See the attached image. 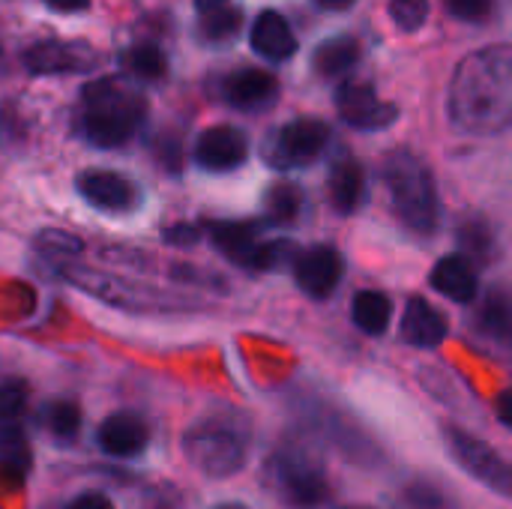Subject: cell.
<instances>
[{"label":"cell","mask_w":512,"mask_h":509,"mask_svg":"<svg viewBox=\"0 0 512 509\" xmlns=\"http://www.w3.org/2000/svg\"><path fill=\"white\" fill-rule=\"evenodd\" d=\"M318 6H324V9H348L354 0H315Z\"/></svg>","instance_id":"38"},{"label":"cell","mask_w":512,"mask_h":509,"mask_svg":"<svg viewBox=\"0 0 512 509\" xmlns=\"http://www.w3.org/2000/svg\"><path fill=\"white\" fill-rule=\"evenodd\" d=\"M267 219L276 222V225H288L300 216V207H303V192L291 183H276L270 192H267Z\"/></svg>","instance_id":"27"},{"label":"cell","mask_w":512,"mask_h":509,"mask_svg":"<svg viewBox=\"0 0 512 509\" xmlns=\"http://www.w3.org/2000/svg\"><path fill=\"white\" fill-rule=\"evenodd\" d=\"M249 447H252L249 426L234 414H210L192 423L183 435V453L189 465L216 480L243 471L249 459Z\"/></svg>","instance_id":"5"},{"label":"cell","mask_w":512,"mask_h":509,"mask_svg":"<svg viewBox=\"0 0 512 509\" xmlns=\"http://www.w3.org/2000/svg\"><path fill=\"white\" fill-rule=\"evenodd\" d=\"M210 240L231 264L246 270H279L285 264L294 267L297 258L291 240H261L258 228L249 222H213Z\"/></svg>","instance_id":"7"},{"label":"cell","mask_w":512,"mask_h":509,"mask_svg":"<svg viewBox=\"0 0 512 509\" xmlns=\"http://www.w3.org/2000/svg\"><path fill=\"white\" fill-rule=\"evenodd\" d=\"M27 72L33 75H63V72H84L93 66L96 51L84 42H60V39H39L24 48L21 54Z\"/></svg>","instance_id":"11"},{"label":"cell","mask_w":512,"mask_h":509,"mask_svg":"<svg viewBox=\"0 0 512 509\" xmlns=\"http://www.w3.org/2000/svg\"><path fill=\"white\" fill-rule=\"evenodd\" d=\"M123 66L141 81H159L168 72V60L153 42H141V45L129 48L123 54Z\"/></svg>","instance_id":"25"},{"label":"cell","mask_w":512,"mask_h":509,"mask_svg":"<svg viewBox=\"0 0 512 509\" xmlns=\"http://www.w3.org/2000/svg\"><path fill=\"white\" fill-rule=\"evenodd\" d=\"M222 96L231 108L240 111H264L276 102L279 96V81L267 69H237L225 78Z\"/></svg>","instance_id":"15"},{"label":"cell","mask_w":512,"mask_h":509,"mask_svg":"<svg viewBox=\"0 0 512 509\" xmlns=\"http://www.w3.org/2000/svg\"><path fill=\"white\" fill-rule=\"evenodd\" d=\"M30 462L27 453V441L18 432L15 423H3L0 426V468H9L12 474H21Z\"/></svg>","instance_id":"29"},{"label":"cell","mask_w":512,"mask_h":509,"mask_svg":"<svg viewBox=\"0 0 512 509\" xmlns=\"http://www.w3.org/2000/svg\"><path fill=\"white\" fill-rule=\"evenodd\" d=\"M213 509H249V507H243V504H216Z\"/></svg>","instance_id":"39"},{"label":"cell","mask_w":512,"mask_h":509,"mask_svg":"<svg viewBox=\"0 0 512 509\" xmlns=\"http://www.w3.org/2000/svg\"><path fill=\"white\" fill-rule=\"evenodd\" d=\"M354 324L369 336H384L393 321V300L384 291H360L351 303Z\"/></svg>","instance_id":"22"},{"label":"cell","mask_w":512,"mask_h":509,"mask_svg":"<svg viewBox=\"0 0 512 509\" xmlns=\"http://www.w3.org/2000/svg\"><path fill=\"white\" fill-rule=\"evenodd\" d=\"M147 441H150L147 423L138 414H129V411L105 417L99 423V429H96V444L102 447V453H108L114 459L138 456L147 447Z\"/></svg>","instance_id":"16"},{"label":"cell","mask_w":512,"mask_h":509,"mask_svg":"<svg viewBox=\"0 0 512 509\" xmlns=\"http://www.w3.org/2000/svg\"><path fill=\"white\" fill-rule=\"evenodd\" d=\"M195 3H198V12H201V15H207V12H213V9L228 6L231 0H195Z\"/></svg>","instance_id":"37"},{"label":"cell","mask_w":512,"mask_h":509,"mask_svg":"<svg viewBox=\"0 0 512 509\" xmlns=\"http://www.w3.org/2000/svg\"><path fill=\"white\" fill-rule=\"evenodd\" d=\"M240 9H234L231 3L228 6H222V9H213V12H207V15H201V30H204V36L207 39H213V42H222V39H231L237 30H240Z\"/></svg>","instance_id":"30"},{"label":"cell","mask_w":512,"mask_h":509,"mask_svg":"<svg viewBox=\"0 0 512 509\" xmlns=\"http://www.w3.org/2000/svg\"><path fill=\"white\" fill-rule=\"evenodd\" d=\"M447 12L468 24H483L495 12V0H444Z\"/></svg>","instance_id":"32"},{"label":"cell","mask_w":512,"mask_h":509,"mask_svg":"<svg viewBox=\"0 0 512 509\" xmlns=\"http://www.w3.org/2000/svg\"><path fill=\"white\" fill-rule=\"evenodd\" d=\"M75 186H78V195L90 207L105 210V213H129L141 201L138 186L117 171H102V168L84 171V174H78Z\"/></svg>","instance_id":"12"},{"label":"cell","mask_w":512,"mask_h":509,"mask_svg":"<svg viewBox=\"0 0 512 509\" xmlns=\"http://www.w3.org/2000/svg\"><path fill=\"white\" fill-rule=\"evenodd\" d=\"M267 480L291 509H321L330 501V480L312 450L300 441H285L273 450Z\"/></svg>","instance_id":"6"},{"label":"cell","mask_w":512,"mask_h":509,"mask_svg":"<svg viewBox=\"0 0 512 509\" xmlns=\"http://www.w3.org/2000/svg\"><path fill=\"white\" fill-rule=\"evenodd\" d=\"M351 509H354V507H351Z\"/></svg>","instance_id":"40"},{"label":"cell","mask_w":512,"mask_h":509,"mask_svg":"<svg viewBox=\"0 0 512 509\" xmlns=\"http://www.w3.org/2000/svg\"><path fill=\"white\" fill-rule=\"evenodd\" d=\"M327 192H330V204L339 213H354L363 204V195H366V174H363L360 162L339 159L333 165V171H330Z\"/></svg>","instance_id":"20"},{"label":"cell","mask_w":512,"mask_h":509,"mask_svg":"<svg viewBox=\"0 0 512 509\" xmlns=\"http://www.w3.org/2000/svg\"><path fill=\"white\" fill-rule=\"evenodd\" d=\"M429 0H390V18L402 30H417L426 24Z\"/></svg>","instance_id":"31"},{"label":"cell","mask_w":512,"mask_h":509,"mask_svg":"<svg viewBox=\"0 0 512 509\" xmlns=\"http://www.w3.org/2000/svg\"><path fill=\"white\" fill-rule=\"evenodd\" d=\"M405 509H456L453 498L432 480H411L402 489Z\"/></svg>","instance_id":"28"},{"label":"cell","mask_w":512,"mask_h":509,"mask_svg":"<svg viewBox=\"0 0 512 509\" xmlns=\"http://www.w3.org/2000/svg\"><path fill=\"white\" fill-rule=\"evenodd\" d=\"M249 159V141L240 129L234 126H213L204 129L195 141V162L204 171L225 174L240 168Z\"/></svg>","instance_id":"14"},{"label":"cell","mask_w":512,"mask_h":509,"mask_svg":"<svg viewBox=\"0 0 512 509\" xmlns=\"http://www.w3.org/2000/svg\"><path fill=\"white\" fill-rule=\"evenodd\" d=\"M39 426L54 444H72L81 432V411L69 399H51L39 411Z\"/></svg>","instance_id":"23"},{"label":"cell","mask_w":512,"mask_h":509,"mask_svg":"<svg viewBox=\"0 0 512 509\" xmlns=\"http://www.w3.org/2000/svg\"><path fill=\"white\" fill-rule=\"evenodd\" d=\"M450 333L447 315L426 297H411L402 315V339L414 348H438Z\"/></svg>","instance_id":"17"},{"label":"cell","mask_w":512,"mask_h":509,"mask_svg":"<svg viewBox=\"0 0 512 509\" xmlns=\"http://www.w3.org/2000/svg\"><path fill=\"white\" fill-rule=\"evenodd\" d=\"M384 186L390 192L399 222L414 234H435L441 219L438 186L429 165L411 150H393L384 159Z\"/></svg>","instance_id":"4"},{"label":"cell","mask_w":512,"mask_h":509,"mask_svg":"<svg viewBox=\"0 0 512 509\" xmlns=\"http://www.w3.org/2000/svg\"><path fill=\"white\" fill-rule=\"evenodd\" d=\"M477 324L480 330L512 348V291L504 285H495L483 294V303H480V312H477Z\"/></svg>","instance_id":"21"},{"label":"cell","mask_w":512,"mask_h":509,"mask_svg":"<svg viewBox=\"0 0 512 509\" xmlns=\"http://www.w3.org/2000/svg\"><path fill=\"white\" fill-rule=\"evenodd\" d=\"M291 405H294V414L300 417L303 429L309 432V438L330 447L351 465L366 468V471H378L387 465L384 447L360 426L357 417H351L345 408H339L327 396L312 393V390H297Z\"/></svg>","instance_id":"3"},{"label":"cell","mask_w":512,"mask_h":509,"mask_svg":"<svg viewBox=\"0 0 512 509\" xmlns=\"http://www.w3.org/2000/svg\"><path fill=\"white\" fill-rule=\"evenodd\" d=\"M360 57V45L351 36H333L315 51V69L327 78H339L354 69Z\"/></svg>","instance_id":"24"},{"label":"cell","mask_w":512,"mask_h":509,"mask_svg":"<svg viewBox=\"0 0 512 509\" xmlns=\"http://www.w3.org/2000/svg\"><path fill=\"white\" fill-rule=\"evenodd\" d=\"M66 509H114L111 501L105 495H96V492H87V495H78L75 501H69Z\"/></svg>","instance_id":"34"},{"label":"cell","mask_w":512,"mask_h":509,"mask_svg":"<svg viewBox=\"0 0 512 509\" xmlns=\"http://www.w3.org/2000/svg\"><path fill=\"white\" fill-rule=\"evenodd\" d=\"M45 3L54 9H63V12H75V9H84L90 0H45Z\"/></svg>","instance_id":"36"},{"label":"cell","mask_w":512,"mask_h":509,"mask_svg":"<svg viewBox=\"0 0 512 509\" xmlns=\"http://www.w3.org/2000/svg\"><path fill=\"white\" fill-rule=\"evenodd\" d=\"M147 120V99L123 78H96L78 105L81 135L102 150L129 144Z\"/></svg>","instance_id":"2"},{"label":"cell","mask_w":512,"mask_h":509,"mask_svg":"<svg viewBox=\"0 0 512 509\" xmlns=\"http://www.w3.org/2000/svg\"><path fill=\"white\" fill-rule=\"evenodd\" d=\"M447 114L459 132L498 135L512 126V48L492 45L468 54L450 81Z\"/></svg>","instance_id":"1"},{"label":"cell","mask_w":512,"mask_h":509,"mask_svg":"<svg viewBox=\"0 0 512 509\" xmlns=\"http://www.w3.org/2000/svg\"><path fill=\"white\" fill-rule=\"evenodd\" d=\"M345 276V258L333 246H312L297 252L294 258V279L312 300H327Z\"/></svg>","instance_id":"10"},{"label":"cell","mask_w":512,"mask_h":509,"mask_svg":"<svg viewBox=\"0 0 512 509\" xmlns=\"http://www.w3.org/2000/svg\"><path fill=\"white\" fill-rule=\"evenodd\" d=\"M252 48L255 54H261L264 60L282 63L288 57H294L297 51V36L288 24V18L276 9H264L255 21H252Z\"/></svg>","instance_id":"19"},{"label":"cell","mask_w":512,"mask_h":509,"mask_svg":"<svg viewBox=\"0 0 512 509\" xmlns=\"http://www.w3.org/2000/svg\"><path fill=\"white\" fill-rule=\"evenodd\" d=\"M24 402H27L24 384L0 381V426L3 423H15L24 414Z\"/></svg>","instance_id":"33"},{"label":"cell","mask_w":512,"mask_h":509,"mask_svg":"<svg viewBox=\"0 0 512 509\" xmlns=\"http://www.w3.org/2000/svg\"><path fill=\"white\" fill-rule=\"evenodd\" d=\"M459 243H462V255L465 258H477V261H492L498 246H495V234L489 228V222L483 219H468L465 225H459Z\"/></svg>","instance_id":"26"},{"label":"cell","mask_w":512,"mask_h":509,"mask_svg":"<svg viewBox=\"0 0 512 509\" xmlns=\"http://www.w3.org/2000/svg\"><path fill=\"white\" fill-rule=\"evenodd\" d=\"M429 282H432V288H435L438 294H444V297L453 300V303H471V300H477V294H480L477 267H474V261L465 258L462 252L444 255V258L432 267Z\"/></svg>","instance_id":"18"},{"label":"cell","mask_w":512,"mask_h":509,"mask_svg":"<svg viewBox=\"0 0 512 509\" xmlns=\"http://www.w3.org/2000/svg\"><path fill=\"white\" fill-rule=\"evenodd\" d=\"M330 141V129L327 123L315 120V117H300L285 123L282 129H276L267 144H264V156L273 168H303L312 165L315 159H321V153L327 150Z\"/></svg>","instance_id":"9"},{"label":"cell","mask_w":512,"mask_h":509,"mask_svg":"<svg viewBox=\"0 0 512 509\" xmlns=\"http://www.w3.org/2000/svg\"><path fill=\"white\" fill-rule=\"evenodd\" d=\"M444 444L465 474H471L477 483H483L495 495L512 501V465L495 447H489L477 435L450 423L444 426Z\"/></svg>","instance_id":"8"},{"label":"cell","mask_w":512,"mask_h":509,"mask_svg":"<svg viewBox=\"0 0 512 509\" xmlns=\"http://www.w3.org/2000/svg\"><path fill=\"white\" fill-rule=\"evenodd\" d=\"M498 417H501V423L512 432V390H504L498 396Z\"/></svg>","instance_id":"35"},{"label":"cell","mask_w":512,"mask_h":509,"mask_svg":"<svg viewBox=\"0 0 512 509\" xmlns=\"http://www.w3.org/2000/svg\"><path fill=\"white\" fill-rule=\"evenodd\" d=\"M336 108L342 120L354 129H384L396 120V108L384 102L375 87L360 81H345L336 90Z\"/></svg>","instance_id":"13"}]
</instances>
